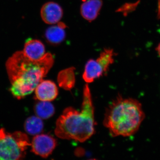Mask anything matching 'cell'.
<instances>
[{"label": "cell", "mask_w": 160, "mask_h": 160, "mask_svg": "<svg viewBox=\"0 0 160 160\" xmlns=\"http://www.w3.org/2000/svg\"><path fill=\"white\" fill-rule=\"evenodd\" d=\"M94 108L90 88L84 86L81 111L66 108L57 120L55 134L59 138L84 142L94 134Z\"/></svg>", "instance_id": "obj_2"}, {"label": "cell", "mask_w": 160, "mask_h": 160, "mask_svg": "<svg viewBox=\"0 0 160 160\" xmlns=\"http://www.w3.org/2000/svg\"><path fill=\"white\" fill-rule=\"evenodd\" d=\"M35 99L40 101L50 102L56 98L58 89L55 83L50 80H42L34 90Z\"/></svg>", "instance_id": "obj_7"}, {"label": "cell", "mask_w": 160, "mask_h": 160, "mask_svg": "<svg viewBox=\"0 0 160 160\" xmlns=\"http://www.w3.org/2000/svg\"><path fill=\"white\" fill-rule=\"evenodd\" d=\"M41 16L44 22L49 25L57 24L62 18L63 9L57 3L47 2L41 8Z\"/></svg>", "instance_id": "obj_8"}, {"label": "cell", "mask_w": 160, "mask_h": 160, "mask_svg": "<svg viewBox=\"0 0 160 160\" xmlns=\"http://www.w3.org/2000/svg\"><path fill=\"white\" fill-rule=\"evenodd\" d=\"M74 69V67H70L60 72L57 79L61 88L69 90L74 87L75 83Z\"/></svg>", "instance_id": "obj_12"}, {"label": "cell", "mask_w": 160, "mask_h": 160, "mask_svg": "<svg viewBox=\"0 0 160 160\" xmlns=\"http://www.w3.org/2000/svg\"><path fill=\"white\" fill-rule=\"evenodd\" d=\"M57 146V141L51 135L39 134L34 136L31 142V151L43 158H47Z\"/></svg>", "instance_id": "obj_6"}, {"label": "cell", "mask_w": 160, "mask_h": 160, "mask_svg": "<svg viewBox=\"0 0 160 160\" xmlns=\"http://www.w3.org/2000/svg\"><path fill=\"white\" fill-rule=\"evenodd\" d=\"M86 1V0H83V2H84V1Z\"/></svg>", "instance_id": "obj_16"}, {"label": "cell", "mask_w": 160, "mask_h": 160, "mask_svg": "<svg viewBox=\"0 0 160 160\" xmlns=\"http://www.w3.org/2000/svg\"><path fill=\"white\" fill-rule=\"evenodd\" d=\"M56 26H52L46 29L45 38L49 44L56 46L62 42L66 38L65 29L66 25L62 22H59Z\"/></svg>", "instance_id": "obj_11"}, {"label": "cell", "mask_w": 160, "mask_h": 160, "mask_svg": "<svg viewBox=\"0 0 160 160\" xmlns=\"http://www.w3.org/2000/svg\"><path fill=\"white\" fill-rule=\"evenodd\" d=\"M157 50L158 53L160 57V43L158 46L157 48Z\"/></svg>", "instance_id": "obj_15"}, {"label": "cell", "mask_w": 160, "mask_h": 160, "mask_svg": "<svg viewBox=\"0 0 160 160\" xmlns=\"http://www.w3.org/2000/svg\"><path fill=\"white\" fill-rule=\"evenodd\" d=\"M30 145L26 133L21 131L11 133L4 128L0 129V160L22 159Z\"/></svg>", "instance_id": "obj_4"}, {"label": "cell", "mask_w": 160, "mask_h": 160, "mask_svg": "<svg viewBox=\"0 0 160 160\" xmlns=\"http://www.w3.org/2000/svg\"><path fill=\"white\" fill-rule=\"evenodd\" d=\"M145 115L141 103L119 96L106 109L103 125L112 136L129 137L139 129Z\"/></svg>", "instance_id": "obj_3"}, {"label": "cell", "mask_w": 160, "mask_h": 160, "mask_svg": "<svg viewBox=\"0 0 160 160\" xmlns=\"http://www.w3.org/2000/svg\"><path fill=\"white\" fill-rule=\"evenodd\" d=\"M23 52L32 60H38L46 54V49L43 43L40 40L29 39L24 45Z\"/></svg>", "instance_id": "obj_10"}, {"label": "cell", "mask_w": 160, "mask_h": 160, "mask_svg": "<svg viewBox=\"0 0 160 160\" xmlns=\"http://www.w3.org/2000/svg\"><path fill=\"white\" fill-rule=\"evenodd\" d=\"M25 131L31 135H37L43 131L44 123L42 119L37 116H32L28 118L24 124Z\"/></svg>", "instance_id": "obj_13"}, {"label": "cell", "mask_w": 160, "mask_h": 160, "mask_svg": "<svg viewBox=\"0 0 160 160\" xmlns=\"http://www.w3.org/2000/svg\"><path fill=\"white\" fill-rule=\"evenodd\" d=\"M114 55L113 49H106L96 60H89L83 72V80L87 83H91L106 73L114 62Z\"/></svg>", "instance_id": "obj_5"}, {"label": "cell", "mask_w": 160, "mask_h": 160, "mask_svg": "<svg viewBox=\"0 0 160 160\" xmlns=\"http://www.w3.org/2000/svg\"><path fill=\"white\" fill-rule=\"evenodd\" d=\"M54 62V57L50 52L38 60L29 58L23 51L14 52L6 63L12 95L20 100L31 94L48 74Z\"/></svg>", "instance_id": "obj_1"}, {"label": "cell", "mask_w": 160, "mask_h": 160, "mask_svg": "<svg viewBox=\"0 0 160 160\" xmlns=\"http://www.w3.org/2000/svg\"><path fill=\"white\" fill-rule=\"evenodd\" d=\"M83 2L80 8L81 15L88 22L94 21L99 14L102 6V1L86 0Z\"/></svg>", "instance_id": "obj_9"}, {"label": "cell", "mask_w": 160, "mask_h": 160, "mask_svg": "<svg viewBox=\"0 0 160 160\" xmlns=\"http://www.w3.org/2000/svg\"><path fill=\"white\" fill-rule=\"evenodd\" d=\"M34 112L38 117L47 119L54 114L55 108L50 102L39 101L34 106Z\"/></svg>", "instance_id": "obj_14"}]
</instances>
